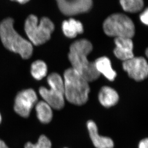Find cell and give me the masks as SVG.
Masks as SVG:
<instances>
[{
    "instance_id": "2",
    "label": "cell",
    "mask_w": 148,
    "mask_h": 148,
    "mask_svg": "<svg viewBox=\"0 0 148 148\" xmlns=\"http://www.w3.org/2000/svg\"><path fill=\"white\" fill-rule=\"evenodd\" d=\"M14 24V20L11 17L5 18L0 23L1 41L8 50L18 54L23 59H29L32 55L33 45L17 32Z\"/></svg>"
},
{
    "instance_id": "22",
    "label": "cell",
    "mask_w": 148,
    "mask_h": 148,
    "mask_svg": "<svg viewBox=\"0 0 148 148\" xmlns=\"http://www.w3.org/2000/svg\"><path fill=\"white\" fill-rule=\"evenodd\" d=\"M0 148H9L3 140L0 139Z\"/></svg>"
},
{
    "instance_id": "23",
    "label": "cell",
    "mask_w": 148,
    "mask_h": 148,
    "mask_svg": "<svg viewBox=\"0 0 148 148\" xmlns=\"http://www.w3.org/2000/svg\"><path fill=\"white\" fill-rule=\"evenodd\" d=\"M1 121H2V117H1V115L0 113V124L1 123Z\"/></svg>"
},
{
    "instance_id": "21",
    "label": "cell",
    "mask_w": 148,
    "mask_h": 148,
    "mask_svg": "<svg viewBox=\"0 0 148 148\" xmlns=\"http://www.w3.org/2000/svg\"><path fill=\"white\" fill-rule=\"evenodd\" d=\"M11 1H16L20 4H24L28 3L30 0H10Z\"/></svg>"
},
{
    "instance_id": "25",
    "label": "cell",
    "mask_w": 148,
    "mask_h": 148,
    "mask_svg": "<svg viewBox=\"0 0 148 148\" xmlns=\"http://www.w3.org/2000/svg\"></svg>"
},
{
    "instance_id": "15",
    "label": "cell",
    "mask_w": 148,
    "mask_h": 148,
    "mask_svg": "<svg viewBox=\"0 0 148 148\" xmlns=\"http://www.w3.org/2000/svg\"><path fill=\"white\" fill-rule=\"evenodd\" d=\"M35 110L39 121L43 124H48L53 118L52 108L45 101H41L36 104Z\"/></svg>"
},
{
    "instance_id": "16",
    "label": "cell",
    "mask_w": 148,
    "mask_h": 148,
    "mask_svg": "<svg viewBox=\"0 0 148 148\" xmlns=\"http://www.w3.org/2000/svg\"><path fill=\"white\" fill-rule=\"evenodd\" d=\"M48 73V66L42 60H38L31 64L30 73L33 77L37 80H40L44 78Z\"/></svg>"
},
{
    "instance_id": "6",
    "label": "cell",
    "mask_w": 148,
    "mask_h": 148,
    "mask_svg": "<svg viewBox=\"0 0 148 148\" xmlns=\"http://www.w3.org/2000/svg\"><path fill=\"white\" fill-rule=\"evenodd\" d=\"M103 29L106 35L116 38L132 39L135 33L132 20L127 15L120 13L108 17L103 22Z\"/></svg>"
},
{
    "instance_id": "10",
    "label": "cell",
    "mask_w": 148,
    "mask_h": 148,
    "mask_svg": "<svg viewBox=\"0 0 148 148\" xmlns=\"http://www.w3.org/2000/svg\"><path fill=\"white\" fill-rule=\"evenodd\" d=\"M115 43L116 48L114 53L118 59L124 62L134 57L133 43L132 39L116 38Z\"/></svg>"
},
{
    "instance_id": "20",
    "label": "cell",
    "mask_w": 148,
    "mask_h": 148,
    "mask_svg": "<svg viewBox=\"0 0 148 148\" xmlns=\"http://www.w3.org/2000/svg\"><path fill=\"white\" fill-rule=\"evenodd\" d=\"M138 148H148V138L141 140L138 144Z\"/></svg>"
},
{
    "instance_id": "17",
    "label": "cell",
    "mask_w": 148,
    "mask_h": 148,
    "mask_svg": "<svg viewBox=\"0 0 148 148\" xmlns=\"http://www.w3.org/2000/svg\"><path fill=\"white\" fill-rule=\"evenodd\" d=\"M123 10L130 13L140 11L144 6L143 0H120Z\"/></svg>"
},
{
    "instance_id": "24",
    "label": "cell",
    "mask_w": 148,
    "mask_h": 148,
    "mask_svg": "<svg viewBox=\"0 0 148 148\" xmlns=\"http://www.w3.org/2000/svg\"><path fill=\"white\" fill-rule=\"evenodd\" d=\"M148 50H146V55H147V56H148Z\"/></svg>"
},
{
    "instance_id": "14",
    "label": "cell",
    "mask_w": 148,
    "mask_h": 148,
    "mask_svg": "<svg viewBox=\"0 0 148 148\" xmlns=\"http://www.w3.org/2000/svg\"><path fill=\"white\" fill-rule=\"evenodd\" d=\"M62 30L63 33L67 37L74 38L77 35L84 32V27L80 21L70 18L63 21L62 24Z\"/></svg>"
},
{
    "instance_id": "9",
    "label": "cell",
    "mask_w": 148,
    "mask_h": 148,
    "mask_svg": "<svg viewBox=\"0 0 148 148\" xmlns=\"http://www.w3.org/2000/svg\"><path fill=\"white\" fill-rule=\"evenodd\" d=\"M60 11L71 16L88 12L92 6V0H56Z\"/></svg>"
},
{
    "instance_id": "12",
    "label": "cell",
    "mask_w": 148,
    "mask_h": 148,
    "mask_svg": "<svg viewBox=\"0 0 148 148\" xmlns=\"http://www.w3.org/2000/svg\"><path fill=\"white\" fill-rule=\"evenodd\" d=\"M95 68L100 74H102L109 81H113L116 77V73L112 68L111 63L109 58L103 56L99 58L94 62Z\"/></svg>"
},
{
    "instance_id": "1",
    "label": "cell",
    "mask_w": 148,
    "mask_h": 148,
    "mask_svg": "<svg viewBox=\"0 0 148 148\" xmlns=\"http://www.w3.org/2000/svg\"><path fill=\"white\" fill-rule=\"evenodd\" d=\"M92 50V44L89 41L79 39L71 44L68 55L72 68L88 82L95 81L100 75L96 70L95 63L87 58Z\"/></svg>"
},
{
    "instance_id": "8",
    "label": "cell",
    "mask_w": 148,
    "mask_h": 148,
    "mask_svg": "<svg viewBox=\"0 0 148 148\" xmlns=\"http://www.w3.org/2000/svg\"><path fill=\"white\" fill-rule=\"evenodd\" d=\"M123 68L129 77L136 81H143L148 77V63L142 57H134L123 62Z\"/></svg>"
},
{
    "instance_id": "13",
    "label": "cell",
    "mask_w": 148,
    "mask_h": 148,
    "mask_svg": "<svg viewBox=\"0 0 148 148\" xmlns=\"http://www.w3.org/2000/svg\"><path fill=\"white\" fill-rule=\"evenodd\" d=\"M98 99L103 106L106 108L111 107L117 104L119 100V94L112 88L104 86L99 91Z\"/></svg>"
},
{
    "instance_id": "4",
    "label": "cell",
    "mask_w": 148,
    "mask_h": 148,
    "mask_svg": "<svg viewBox=\"0 0 148 148\" xmlns=\"http://www.w3.org/2000/svg\"><path fill=\"white\" fill-rule=\"evenodd\" d=\"M54 28V25L49 18L43 17L39 21L38 17L32 14L27 17L24 25L29 41L35 46L43 44L49 41Z\"/></svg>"
},
{
    "instance_id": "3",
    "label": "cell",
    "mask_w": 148,
    "mask_h": 148,
    "mask_svg": "<svg viewBox=\"0 0 148 148\" xmlns=\"http://www.w3.org/2000/svg\"><path fill=\"white\" fill-rule=\"evenodd\" d=\"M65 98L69 102L76 105H82L88 101L89 85L87 80L72 68L64 73Z\"/></svg>"
},
{
    "instance_id": "18",
    "label": "cell",
    "mask_w": 148,
    "mask_h": 148,
    "mask_svg": "<svg viewBox=\"0 0 148 148\" xmlns=\"http://www.w3.org/2000/svg\"><path fill=\"white\" fill-rule=\"evenodd\" d=\"M52 144L50 140L45 135L39 137L36 143L28 142L25 143L24 148H51Z\"/></svg>"
},
{
    "instance_id": "19",
    "label": "cell",
    "mask_w": 148,
    "mask_h": 148,
    "mask_svg": "<svg viewBox=\"0 0 148 148\" xmlns=\"http://www.w3.org/2000/svg\"><path fill=\"white\" fill-rule=\"evenodd\" d=\"M148 9L146 8L140 15V21H141V22L146 25H148Z\"/></svg>"
},
{
    "instance_id": "5",
    "label": "cell",
    "mask_w": 148,
    "mask_h": 148,
    "mask_svg": "<svg viewBox=\"0 0 148 148\" xmlns=\"http://www.w3.org/2000/svg\"><path fill=\"white\" fill-rule=\"evenodd\" d=\"M50 89L41 87L39 93L44 101L53 109L60 110L65 104L64 87L63 80L56 73L50 74L47 78Z\"/></svg>"
},
{
    "instance_id": "11",
    "label": "cell",
    "mask_w": 148,
    "mask_h": 148,
    "mask_svg": "<svg viewBox=\"0 0 148 148\" xmlns=\"http://www.w3.org/2000/svg\"><path fill=\"white\" fill-rule=\"evenodd\" d=\"M90 137L95 147L97 148H113L114 143L111 138L99 135L97 124L92 120L87 122Z\"/></svg>"
},
{
    "instance_id": "7",
    "label": "cell",
    "mask_w": 148,
    "mask_h": 148,
    "mask_svg": "<svg viewBox=\"0 0 148 148\" xmlns=\"http://www.w3.org/2000/svg\"><path fill=\"white\" fill-rule=\"evenodd\" d=\"M38 100L36 92L32 89L20 91L14 99V111L21 117L27 118L34 106L38 102Z\"/></svg>"
}]
</instances>
